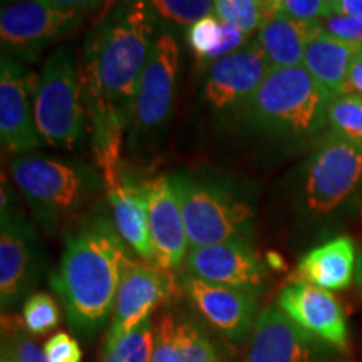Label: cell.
Instances as JSON below:
<instances>
[{"instance_id":"ac0fdd59","label":"cell","mask_w":362,"mask_h":362,"mask_svg":"<svg viewBox=\"0 0 362 362\" xmlns=\"http://www.w3.org/2000/svg\"><path fill=\"white\" fill-rule=\"evenodd\" d=\"M34 237L30 230L2 208L0 228V302L4 309L16 305L34 277Z\"/></svg>"},{"instance_id":"30bf717a","label":"cell","mask_w":362,"mask_h":362,"mask_svg":"<svg viewBox=\"0 0 362 362\" xmlns=\"http://www.w3.org/2000/svg\"><path fill=\"white\" fill-rule=\"evenodd\" d=\"M178 67V40L170 33H163L153 44L138 84L133 106L136 131H155L165 123L173 106Z\"/></svg>"},{"instance_id":"1f68e13d","label":"cell","mask_w":362,"mask_h":362,"mask_svg":"<svg viewBox=\"0 0 362 362\" xmlns=\"http://www.w3.org/2000/svg\"><path fill=\"white\" fill-rule=\"evenodd\" d=\"M325 34L332 35L344 42L356 44L362 47V17H346L330 13L325 19L315 22Z\"/></svg>"},{"instance_id":"44dd1931","label":"cell","mask_w":362,"mask_h":362,"mask_svg":"<svg viewBox=\"0 0 362 362\" xmlns=\"http://www.w3.org/2000/svg\"><path fill=\"white\" fill-rule=\"evenodd\" d=\"M361 49V45L344 42L325 34L315 24L314 33L307 44L302 66L330 96H341V94H346L347 74H349L352 59Z\"/></svg>"},{"instance_id":"f35d334b","label":"cell","mask_w":362,"mask_h":362,"mask_svg":"<svg viewBox=\"0 0 362 362\" xmlns=\"http://www.w3.org/2000/svg\"><path fill=\"white\" fill-rule=\"evenodd\" d=\"M104 2H106V4H107V7H110V6H112V4L119 2V0H104Z\"/></svg>"},{"instance_id":"ab89813d","label":"cell","mask_w":362,"mask_h":362,"mask_svg":"<svg viewBox=\"0 0 362 362\" xmlns=\"http://www.w3.org/2000/svg\"><path fill=\"white\" fill-rule=\"evenodd\" d=\"M359 282L362 285V265H361V272H359Z\"/></svg>"},{"instance_id":"d590c367","label":"cell","mask_w":362,"mask_h":362,"mask_svg":"<svg viewBox=\"0 0 362 362\" xmlns=\"http://www.w3.org/2000/svg\"><path fill=\"white\" fill-rule=\"evenodd\" d=\"M332 13L346 17H362V0H339Z\"/></svg>"},{"instance_id":"5bb4252c","label":"cell","mask_w":362,"mask_h":362,"mask_svg":"<svg viewBox=\"0 0 362 362\" xmlns=\"http://www.w3.org/2000/svg\"><path fill=\"white\" fill-rule=\"evenodd\" d=\"M146 189L155 264L165 270H175L187 260L189 252L176 181L170 176H158L146 183Z\"/></svg>"},{"instance_id":"83f0119b","label":"cell","mask_w":362,"mask_h":362,"mask_svg":"<svg viewBox=\"0 0 362 362\" xmlns=\"http://www.w3.org/2000/svg\"><path fill=\"white\" fill-rule=\"evenodd\" d=\"M146 4L163 21L176 25H193L215 13V0H146Z\"/></svg>"},{"instance_id":"5b68a950","label":"cell","mask_w":362,"mask_h":362,"mask_svg":"<svg viewBox=\"0 0 362 362\" xmlns=\"http://www.w3.org/2000/svg\"><path fill=\"white\" fill-rule=\"evenodd\" d=\"M11 173L25 200L45 218L76 211L99 183L86 166L40 156L17 158Z\"/></svg>"},{"instance_id":"b9f144b4","label":"cell","mask_w":362,"mask_h":362,"mask_svg":"<svg viewBox=\"0 0 362 362\" xmlns=\"http://www.w3.org/2000/svg\"><path fill=\"white\" fill-rule=\"evenodd\" d=\"M216 362H223V359H221V357H220V359H218V361H216Z\"/></svg>"},{"instance_id":"52a82bcc","label":"cell","mask_w":362,"mask_h":362,"mask_svg":"<svg viewBox=\"0 0 362 362\" xmlns=\"http://www.w3.org/2000/svg\"><path fill=\"white\" fill-rule=\"evenodd\" d=\"M362 178V141L332 133L307 165L305 203L317 215L341 206Z\"/></svg>"},{"instance_id":"4dcf8cb0","label":"cell","mask_w":362,"mask_h":362,"mask_svg":"<svg viewBox=\"0 0 362 362\" xmlns=\"http://www.w3.org/2000/svg\"><path fill=\"white\" fill-rule=\"evenodd\" d=\"M277 13L305 24H315L329 17L332 11L325 0H277Z\"/></svg>"},{"instance_id":"cb8c5ba5","label":"cell","mask_w":362,"mask_h":362,"mask_svg":"<svg viewBox=\"0 0 362 362\" xmlns=\"http://www.w3.org/2000/svg\"><path fill=\"white\" fill-rule=\"evenodd\" d=\"M248 35L237 27L226 24L215 13L203 17L188 29V44L202 64H214L230 54L237 52L247 42Z\"/></svg>"},{"instance_id":"2e32d148","label":"cell","mask_w":362,"mask_h":362,"mask_svg":"<svg viewBox=\"0 0 362 362\" xmlns=\"http://www.w3.org/2000/svg\"><path fill=\"white\" fill-rule=\"evenodd\" d=\"M19 62L2 56L0 64V138L12 153H29L40 144L30 107L29 79Z\"/></svg>"},{"instance_id":"3957f363","label":"cell","mask_w":362,"mask_h":362,"mask_svg":"<svg viewBox=\"0 0 362 362\" xmlns=\"http://www.w3.org/2000/svg\"><path fill=\"white\" fill-rule=\"evenodd\" d=\"M332 96L304 66L270 69L240 110L252 128L275 136H309L322 128Z\"/></svg>"},{"instance_id":"7402d4cb","label":"cell","mask_w":362,"mask_h":362,"mask_svg":"<svg viewBox=\"0 0 362 362\" xmlns=\"http://www.w3.org/2000/svg\"><path fill=\"white\" fill-rule=\"evenodd\" d=\"M215 346L189 320L166 314L155 325L151 362H216Z\"/></svg>"},{"instance_id":"d6a6232c","label":"cell","mask_w":362,"mask_h":362,"mask_svg":"<svg viewBox=\"0 0 362 362\" xmlns=\"http://www.w3.org/2000/svg\"><path fill=\"white\" fill-rule=\"evenodd\" d=\"M42 349L49 362H81L83 357L78 341L66 332H59L49 339Z\"/></svg>"},{"instance_id":"60d3db41","label":"cell","mask_w":362,"mask_h":362,"mask_svg":"<svg viewBox=\"0 0 362 362\" xmlns=\"http://www.w3.org/2000/svg\"><path fill=\"white\" fill-rule=\"evenodd\" d=\"M2 362H11V361H8V359H7V357H6V356H2Z\"/></svg>"},{"instance_id":"8d00e7d4","label":"cell","mask_w":362,"mask_h":362,"mask_svg":"<svg viewBox=\"0 0 362 362\" xmlns=\"http://www.w3.org/2000/svg\"><path fill=\"white\" fill-rule=\"evenodd\" d=\"M253 2H257L262 8H264L267 21L272 19V17L279 16V13H277V0H253Z\"/></svg>"},{"instance_id":"836d02e7","label":"cell","mask_w":362,"mask_h":362,"mask_svg":"<svg viewBox=\"0 0 362 362\" xmlns=\"http://www.w3.org/2000/svg\"><path fill=\"white\" fill-rule=\"evenodd\" d=\"M346 93H354L362 96V49L352 59L349 74H347Z\"/></svg>"},{"instance_id":"6da1fadb","label":"cell","mask_w":362,"mask_h":362,"mask_svg":"<svg viewBox=\"0 0 362 362\" xmlns=\"http://www.w3.org/2000/svg\"><path fill=\"white\" fill-rule=\"evenodd\" d=\"M155 12L146 0H129L110 12L86 40V96L90 112H117L128 119L138 84L155 44Z\"/></svg>"},{"instance_id":"7c38bea8","label":"cell","mask_w":362,"mask_h":362,"mask_svg":"<svg viewBox=\"0 0 362 362\" xmlns=\"http://www.w3.org/2000/svg\"><path fill=\"white\" fill-rule=\"evenodd\" d=\"M279 307L292 322L314 339L344 349L347 346V320L334 293L305 282L285 285Z\"/></svg>"},{"instance_id":"9a60e30c","label":"cell","mask_w":362,"mask_h":362,"mask_svg":"<svg viewBox=\"0 0 362 362\" xmlns=\"http://www.w3.org/2000/svg\"><path fill=\"white\" fill-rule=\"evenodd\" d=\"M183 291L203 317L232 341H242L252 327L257 310V292L226 287L185 275Z\"/></svg>"},{"instance_id":"4316f807","label":"cell","mask_w":362,"mask_h":362,"mask_svg":"<svg viewBox=\"0 0 362 362\" xmlns=\"http://www.w3.org/2000/svg\"><path fill=\"white\" fill-rule=\"evenodd\" d=\"M2 356L11 362H49L44 349L27 336L21 320L13 317L2 320Z\"/></svg>"},{"instance_id":"ffe728a7","label":"cell","mask_w":362,"mask_h":362,"mask_svg":"<svg viewBox=\"0 0 362 362\" xmlns=\"http://www.w3.org/2000/svg\"><path fill=\"white\" fill-rule=\"evenodd\" d=\"M356 247L349 237H339L312 248L298 262L292 282H305L325 291H342L354 279Z\"/></svg>"},{"instance_id":"8fae6325","label":"cell","mask_w":362,"mask_h":362,"mask_svg":"<svg viewBox=\"0 0 362 362\" xmlns=\"http://www.w3.org/2000/svg\"><path fill=\"white\" fill-rule=\"evenodd\" d=\"M270 66L257 40H252L208 69L205 81L206 103L216 111L242 110L269 74Z\"/></svg>"},{"instance_id":"e0dca14e","label":"cell","mask_w":362,"mask_h":362,"mask_svg":"<svg viewBox=\"0 0 362 362\" xmlns=\"http://www.w3.org/2000/svg\"><path fill=\"white\" fill-rule=\"evenodd\" d=\"M312 339L280 307H267L257 317L247 362H319Z\"/></svg>"},{"instance_id":"484cf974","label":"cell","mask_w":362,"mask_h":362,"mask_svg":"<svg viewBox=\"0 0 362 362\" xmlns=\"http://www.w3.org/2000/svg\"><path fill=\"white\" fill-rule=\"evenodd\" d=\"M327 121L332 126V133L362 141V96L346 93L330 99Z\"/></svg>"},{"instance_id":"f546056e","label":"cell","mask_w":362,"mask_h":362,"mask_svg":"<svg viewBox=\"0 0 362 362\" xmlns=\"http://www.w3.org/2000/svg\"><path fill=\"white\" fill-rule=\"evenodd\" d=\"M61 320L57 302L47 293H34L25 300L22 310V322L34 336H42L56 327Z\"/></svg>"},{"instance_id":"74e56055","label":"cell","mask_w":362,"mask_h":362,"mask_svg":"<svg viewBox=\"0 0 362 362\" xmlns=\"http://www.w3.org/2000/svg\"><path fill=\"white\" fill-rule=\"evenodd\" d=\"M337 2H339V0H325V4H327V6L330 7V11H332V8L337 6Z\"/></svg>"},{"instance_id":"f1b7e54d","label":"cell","mask_w":362,"mask_h":362,"mask_svg":"<svg viewBox=\"0 0 362 362\" xmlns=\"http://www.w3.org/2000/svg\"><path fill=\"white\" fill-rule=\"evenodd\" d=\"M215 16L247 35L267 21L264 8L253 0H215Z\"/></svg>"},{"instance_id":"603a6c76","label":"cell","mask_w":362,"mask_h":362,"mask_svg":"<svg viewBox=\"0 0 362 362\" xmlns=\"http://www.w3.org/2000/svg\"><path fill=\"white\" fill-rule=\"evenodd\" d=\"M314 29L315 24L275 16L264 22L255 40L259 42L270 69L297 67L304 64L305 49Z\"/></svg>"},{"instance_id":"e575fe53","label":"cell","mask_w":362,"mask_h":362,"mask_svg":"<svg viewBox=\"0 0 362 362\" xmlns=\"http://www.w3.org/2000/svg\"><path fill=\"white\" fill-rule=\"evenodd\" d=\"M54 6L64 8V11H74L79 13H86L98 8L104 0H49Z\"/></svg>"},{"instance_id":"7a4b0ae2","label":"cell","mask_w":362,"mask_h":362,"mask_svg":"<svg viewBox=\"0 0 362 362\" xmlns=\"http://www.w3.org/2000/svg\"><path fill=\"white\" fill-rule=\"evenodd\" d=\"M124 240L106 216H94L66 240L61 265L51 284L72 327L94 332L115 309L126 260Z\"/></svg>"},{"instance_id":"9c48e42d","label":"cell","mask_w":362,"mask_h":362,"mask_svg":"<svg viewBox=\"0 0 362 362\" xmlns=\"http://www.w3.org/2000/svg\"><path fill=\"white\" fill-rule=\"evenodd\" d=\"M176 293L171 270L156 264H141L129 257L117 287L112 322L103 346H111L149 319L158 305L166 304Z\"/></svg>"},{"instance_id":"8992f818","label":"cell","mask_w":362,"mask_h":362,"mask_svg":"<svg viewBox=\"0 0 362 362\" xmlns=\"http://www.w3.org/2000/svg\"><path fill=\"white\" fill-rule=\"evenodd\" d=\"M189 248H202L245 240L252 223V210L210 185L188 178H175Z\"/></svg>"},{"instance_id":"d6986e66","label":"cell","mask_w":362,"mask_h":362,"mask_svg":"<svg viewBox=\"0 0 362 362\" xmlns=\"http://www.w3.org/2000/svg\"><path fill=\"white\" fill-rule=\"evenodd\" d=\"M112 220L126 245L133 248L139 259L155 264V247L149 233L146 183H133L117 178L106 185Z\"/></svg>"},{"instance_id":"ba28073f","label":"cell","mask_w":362,"mask_h":362,"mask_svg":"<svg viewBox=\"0 0 362 362\" xmlns=\"http://www.w3.org/2000/svg\"><path fill=\"white\" fill-rule=\"evenodd\" d=\"M83 16L49 0H7L0 12V39L8 52L34 57L44 47L74 33Z\"/></svg>"},{"instance_id":"d4e9b609","label":"cell","mask_w":362,"mask_h":362,"mask_svg":"<svg viewBox=\"0 0 362 362\" xmlns=\"http://www.w3.org/2000/svg\"><path fill=\"white\" fill-rule=\"evenodd\" d=\"M155 327L146 319L133 332L124 336L111 346H103L99 362H151Z\"/></svg>"},{"instance_id":"4fadbf2b","label":"cell","mask_w":362,"mask_h":362,"mask_svg":"<svg viewBox=\"0 0 362 362\" xmlns=\"http://www.w3.org/2000/svg\"><path fill=\"white\" fill-rule=\"evenodd\" d=\"M185 265L189 275L205 282L252 292L259 291L267 279L264 264L247 240L189 248Z\"/></svg>"},{"instance_id":"277c9868","label":"cell","mask_w":362,"mask_h":362,"mask_svg":"<svg viewBox=\"0 0 362 362\" xmlns=\"http://www.w3.org/2000/svg\"><path fill=\"white\" fill-rule=\"evenodd\" d=\"M81 72L67 49L47 59L34 93V121L40 141L72 148L84 133Z\"/></svg>"}]
</instances>
